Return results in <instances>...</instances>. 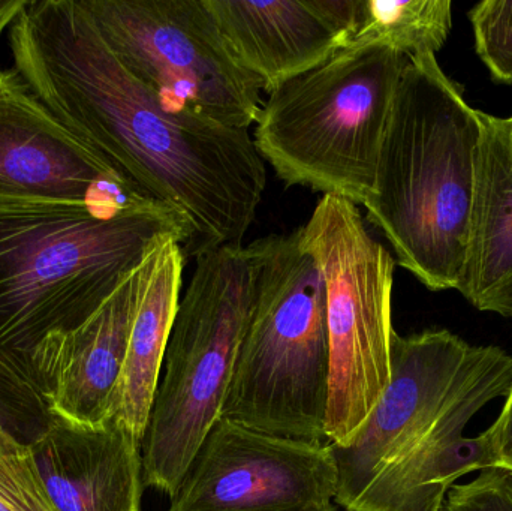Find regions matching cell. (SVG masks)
I'll use <instances>...</instances> for the list:
<instances>
[{"label": "cell", "mask_w": 512, "mask_h": 511, "mask_svg": "<svg viewBox=\"0 0 512 511\" xmlns=\"http://www.w3.org/2000/svg\"><path fill=\"white\" fill-rule=\"evenodd\" d=\"M15 69L132 197L176 213L186 257L240 248L267 170L248 129L177 110L113 53L81 0H35L12 23Z\"/></svg>", "instance_id": "6da1fadb"}, {"label": "cell", "mask_w": 512, "mask_h": 511, "mask_svg": "<svg viewBox=\"0 0 512 511\" xmlns=\"http://www.w3.org/2000/svg\"><path fill=\"white\" fill-rule=\"evenodd\" d=\"M168 237L185 245L182 219L140 198L0 203V350L30 378L36 350L84 326Z\"/></svg>", "instance_id": "7a4b0ae2"}, {"label": "cell", "mask_w": 512, "mask_h": 511, "mask_svg": "<svg viewBox=\"0 0 512 511\" xmlns=\"http://www.w3.org/2000/svg\"><path fill=\"white\" fill-rule=\"evenodd\" d=\"M480 113L436 56L408 57L363 206L397 263L432 291L457 290L462 278Z\"/></svg>", "instance_id": "3957f363"}, {"label": "cell", "mask_w": 512, "mask_h": 511, "mask_svg": "<svg viewBox=\"0 0 512 511\" xmlns=\"http://www.w3.org/2000/svg\"><path fill=\"white\" fill-rule=\"evenodd\" d=\"M248 248L254 300L221 417L273 437L324 443L330 398L324 276L300 230Z\"/></svg>", "instance_id": "277c9868"}, {"label": "cell", "mask_w": 512, "mask_h": 511, "mask_svg": "<svg viewBox=\"0 0 512 511\" xmlns=\"http://www.w3.org/2000/svg\"><path fill=\"white\" fill-rule=\"evenodd\" d=\"M408 57L348 47L270 92L254 143L286 185L363 204Z\"/></svg>", "instance_id": "5b68a950"}, {"label": "cell", "mask_w": 512, "mask_h": 511, "mask_svg": "<svg viewBox=\"0 0 512 511\" xmlns=\"http://www.w3.org/2000/svg\"><path fill=\"white\" fill-rule=\"evenodd\" d=\"M195 260L143 440L144 486L170 497L221 419L254 300L248 246H222Z\"/></svg>", "instance_id": "8992f818"}, {"label": "cell", "mask_w": 512, "mask_h": 511, "mask_svg": "<svg viewBox=\"0 0 512 511\" xmlns=\"http://www.w3.org/2000/svg\"><path fill=\"white\" fill-rule=\"evenodd\" d=\"M327 290L330 398L325 438L348 443L391 380L393 255L364 225L357 204L322 195L298 228Z\"/></svg>", "instance_id": "52a82bcc"}, {"label": "cell", "mask_w": 512, "mask_h": 511, "mask_svg": "<svg viewBox=\"0 0 512 511\" xmlns=\"http://www.w3.org/2000/svg\"><path fill=\"white\" fill-rule=\"evenodd\" d=\"M512 356L496 345H471L450 330L391 339V380L348 443L330 444L336 504L351 511L376 477L417 449L451 416L483 396L507 398Z\"/></svg>", "instance_id": "ba28073f"}, {"label": "cell", "mask_w": 512, "mask_h": 511, "mask_svg": "<svg viewBox=\"0 0 512 511\" xmlns=\"http://www.w3.org/2000/svg\"><path fill=\"white\" fill-rule=\"evenodd\" d=\"M120 62L168 105L231 128L261 113V84L234 57L206 0H81Z\"/></svg>", "instance_id": "9c48e42d"}, {"label": "cell", "mask_w": 512, "mask_h": 511, "mask_svg": "<svg viewBox=\"0 0 512 511\" xmlns=\"http://www.w3.org/2000/svg\"><path fill=\"white\" fill-rule=\"evenodd\" d=\"M337 470L328 443L273 437L216 420L167 511H313L331 506Z\"/></svg>", "instance_id": "30bf717a"}, {"label": "cell", "mask_w": 512, "mask_h": 511, "mask_svg": "<svg viewBox=\"0 0 512 511\" xmlns=\"http://www.w3.org/2000/svg\"><path fill=\"white\" fill-rule=\"evenodd\" d=\"M120 198L137 197L39 101L17 69L0 68V203Z\"/></svg>", "instance_id": "8fae6325"}, {"label": "cell", "mask_w": 512, "mask_h": 511, "mask_svg": "<svg viewBox=\"0 0 512 511\" xmlns=\"http://www.w3.org/2000/svg\"><path fill=\"white\" fill-rule=\"evenodd\" d=\"M237 62L264 92L346 47L357 0H206Z\"/></svg>", "instance_id": "7c38bea8"}, {"label": "cell", "mask_w": 512, "mask_h": 511, "mask_svg": "<svg viewBox=\"0 0 512 511\" xmlns=\"http://www.w3.org/2000/svg\"><path fill=\"white\" fill-rule=\"evenodd\" d=\"M140 279L141 266L84 326L47 339L33 354L29 375L51 413L86 425L110 419L137 311Z\"/></svg>", "instance_id": "4fadbf2b"}, {"label": "cell", "mask_w": 512, "mask_h": 511, "mask_svg": "<svg viewBox=\"0 0 512 511\" xmlns=\"http://www.w3.org/2000/svg\"><path fill=\"white\" fill-rule=\"evenodd\" d=\"M30 450L57 510L140 511L143 441L122 423L86 425L54 414Z\"/></svg>", "instance_id": "5bb4252c"}, {"label": "cell", "mask_w": 512, "mask_h": 511, "mask_svg": "<svg viewBox=\"0 0 512 511\" xmlns=\"http://www.w3.org/2000/svg\"><path fill=\"white\" fill-rule=\"evenodd\" d=\"M468 251L457 291L481 312L511 318L512 138L508 119L481 111Z\"/></svg>", "instance_id": "9a60e30c"}, {"label": "cell", "mask_w": 512, "mask_h": 511, "mask_svg": "<svg viewBox=\"0 0 512 511\" xmlns=\"http://www.w3.org/2000/svg\"><path fill=\"white\" fill-rule=\"evenodd\" d=\"M183 267L185 254L177 237L162 240L141 263L137 311L110 413V419L125 425L141 441L179 308Z\"/></svg>", "instance_id": "2e32d148"}, {"label": "cell", "mask_w": 512, "mask_h": 511, "mask_svg": "<svg viewBox=\"0 0 512 511\" xmlns=\"http://www.w3.org/2000/svg\"><path fill=\"white\" fill-rule=\"evenodd\" d=\"M451 26V0H357L345 48L382 47L405 57L436 56Z\"/></svg>", "instance_id": "e0dca14e"}, {"label": "cell", "mask_w": 512, "mask_h": 511, "mask_svg": "<svg viewBox=\"0 0 512 511\" xmlns=\"http://www.w3.org/2000/svg\"><path fill=\"white\" fill-rule=\"evenodd\" d=\"M53 417L41 390L0 350V428L32 446L50 428Z\"/></svg>", "instance_id": "ac0fdd59"}, {"label": "cell", "mask_w": 512, "mask_h": 511, "mask_svg": "<svg viewBox=\"0 0 512 511\" xmlns=\"http://www.w3.org/2000/svg\"><path fill=\"white\" fill-rule=\"evenodd\" d=\"M0 511H59L39 476L30 446L0 428Z\"/></svg>", "instance_id": "d6986e66"}, {"label": "cell", "mask_w": 512, "mask_h": 511, "mask_svg": "<svg viewBox=\"0 0 512 511\" xmlns=\"http://www.w3.org/2000/svg\"><path fill=\"white\" fill-rule=\"evenodd\" d=\"M475 51L496 83L512 84V0H484L469 11Z\"/></svg>", "instance_id": "ffe728a7"}, {"label": "cell", "mask_w": 512, "mask_h": 511, "mask_svg": "<svg viewBox=\"0 0 512 511\" xmlns=\"http://www.w3.org/2000/svg\"><path fill=\"white\" fill-rule=\"evenodd\" d=\"M441 511H512V476L498 468L480 471L448 492Z\"/></svg>", "instance_id": "44dd1931"}, {"label": "cell", "mask_w": 512, "mask_h": 511, "mask_svg": "<svg viewBox=\"0 0 512 511\" xmlns=\"http://www.w3.org/2000/svg\"><path fill=\"white\" fill-rule=\"evenodd\" d=\"M504 408L492 426L483 432L489 447L492 468L507 471L512 476V387Z\"/></svg>", "instance_id": "7402d4cb"}, {"label": "cell", "mask_w": 512, "mask_h": 511, "mask_svg": "<svg viewBox=\"0 0 512 511\" xmlns=\"http://www.w3.org/2000/svg\"><path fill=\"white\" fill-rule=\"evenodd\" d=\"M29 0H0V36L6 27L11 26L18 15L26 8Z\"/></svg>", "instance_id": "603a6c76"}, {"label": "cell", "mask_w": 512, "mask_h": 511, "mask_svg": "<svg viewBox=\"0 0 512 511\" xmlns=\"http://www.w3.org/2000/svg\"><path fill=\"white\" fill-rule=\"evenodd\" d=\"M313 511H339V510H337L336 507H334L333 504H331V506L325 507V509L313 510Z\"/></svg>", "instance_id": "cb8c5ba5"}, {"label": "cell", "mask_w": 512, "mask_h": 511, "mask_svg": "<svg viewBox=\"0 0 512 511\" xmlns=\"http://www.w3.org/2000/svg\"><path fill=\"white\" fill-rule=\"evenodd\" d=\"M508 126H510V134H511V138H512V117H510V119H508Z\"/></svg>", "instance_id": "d4e9b609"}, {"label": "cell", "mask_w": 512, "mask_h": 511, "mask_svg": "<svg viewBox=\"0 0 512 511\" xmlns=\"http://www.w3.org/2000/svg\"><path fill=\"white\" fill-rule=\"evenodd\" d=\"M511 318H512V309H511Z\"/></svg>", "instance_id": "484cf974"}]
</instances>
